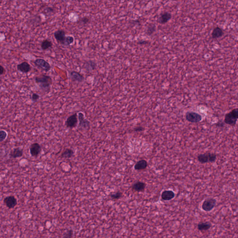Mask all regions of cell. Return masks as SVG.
Listing matches in <instances>:
<instances>
[{
  "label": "cell",
  "mask_w": 238,
  "mask_h": 238,
  "mask_svg": "<svg viewBox=\"0 0 238 238\" xmlns=\"http://www.w3.org/2000/svg\"><path fill=\"white\" fill-rule=\"evenodd\" d=\"M35 82L43 92L49 93L51 90L52 79L50 76L42 75L35 78Z\"/></svg>",
  "instance_id": "6da1fadb"
},
{
  "label": "cell",
  "mask_w": 238,
  "mask_h": 238,
  "mask_svg": "<svg viewBox=\"0 0 238 238\" xmlns=\"http://www.w3.org/2000/svg\"><path fill=\"white\" fill-rule=\"evenodd\" d=\"M54 36L58 43L64 46H69L74 42L73 36H66V33L63 30H58L54 33Z\"/></svg>",
  "instance_id": "7a4b0ae2"
},
{
  "label": "cell",
  "mask_w": 238,
  "mask_h": 238,
  "mask_svg": "<svg viewBox=\"0 0 238 238\" xmlns=\"http://www.w3.org/2000/svg\"><path fill=\"white\" fill-rule=\"evenodd\" d=\"M238 117V109H233L225 116L224 122L229 125L233 126L236 124Z\"/></svg>",
  "instance_id": "3957f363"
},
{
  "label": "cell",
  "mask_w": 238,
  "mask_h": 238,
  "mask_svg": "<svg viewBox=\"0 0 238 238\" xmlns=\"http://www.w3.org/2000/svg\"><path fill=\"white\" fill-rule=\"evenodd\" d=\"M78 124V118L77 113L69 116L65 122V125L66 127L69 129H74L76 128Z\"/></svg>",
  "instance_id": "277c9868"
},
{
  "label": "cell",
  "mask_w": 238,
  "mask_h": 238,
  "mask_svg": "<svg viewBox=\"0 0 238 238\" xmlns=\"http://www.w3.org/2000/svg\"><path fill=\"white\" fill-rule=\"evenodd\" d=\"M34 63L38 68L43 70V71L46 72L50 71L51 69V66L50 64L46 60L42 58H39L35 60Z\"/></svg>",
  "instance_id": "5b68a950"
},
{
  "label": "cell",
  "mask_w": 238,
  "mask_h": 238,
  "mask_svg": "<svg viewBox=\"0 0 238 238\" xmlns=\"http://www.w3.org/2000/svg\"><path fill=\"white\" fill-rule=\"evenodd\" d=\"M216 200L214 199H205L202 204V209L206 212H210L215 207Z\"/></svg>",
  "instance_id": "8992f818"
},
{
  "label": "cell",
  "mask_w": 238,
  "mask_h": 238,
  "mask_svg": "<svg viewBox=\"0 0 238 238\" xmlns=\"http://www.w3.org/2000/svg\"><path fill=\"white\" fill-rule=\"evenodd\" d=\"M186 119L188 122L192 123H198L202 120L201 115L193 112H188L186 114Z\"/></svg>",
  "instance_id": "52a82bcc"
},
{
  "label": "cell",
  "mask_w": 238,
  "mask_h": 238,
  "mask_svg": "<svg viewBox=\"0 0 238 238\" xmlns=\"http://www.w3.org/2000/svg\"><path fill=\"white\" fill-rule=\"evenodd\" d=\"M78 126L81 129H87L90 126V122L89 120L86 119L83 113L79 112L78 115Z\"/></svg>",
  "instance_id": "ba28073f"
},
{
  "label": "cell",
  "mask_w": 238,
  "mask_h": 238,
  "mask_svg": "<svg viewBox=\"0 0 238 238\" xmlns=\"http://www.w3.org/2000/svg\"><path fill=\"white\" fill-rule=\"evenodd\" d=\"M3 201L4 205L9 209L14 208L17 204V199L13 195L6 197Z\"/></svg>",
  "instance_id": "9c48e42d"
},
{
  "label": "cell",
  "mask_w": 238,
  "mask_h": 238,
  "mask_svg": "<svg viewBox=\"0 0 238 238\" xmlns=\"http://www.w3.org/2000/svg\"><path fill=\"white\" fill-rule=\"evenodd\" d=\"M42 147L38 143L32 144L30 146V153L31 156L35 157H37L42 152Z\"/></svg>",
  "instance_id": "30bf717a"
},
{
  "label": "cell",
  "mask_w": 238,
  "mask_h": 238,
  "mask_svg": "<svg viewBox=\"0 0 238 238\" xmlns=\"http://www.w3.org/2000/svg\"><path fill=\"white\" fill-rule=\"evenodd\" d=\"M70 76L73 82L81 83L83 82L85 80L84 77L81 73L76 71H71L70 73Z\"/></svg>",
  "instance_id": "8fae6325"
},
{
  "label": "cell",
  "mask_w": 238,
  "mask_h": 238,
  "mask_svg": "<svg viewBox=\"0 0 238 238\" xmlns=\"http://www.w3.org/2000/svg\"><path fill=\"white\" fill-rule=\"evenodd\" d=\"M83 67L88 72L94 71L97 68V63L95 61L88 60L84 62Z\"/></svg>",
  "instance_id": "7c38bea8"
},
{
  "label": "cell",
  "mask_w": 238,
  "mask_h": 238,
  "mask_svg": "<svg viewBox=\"0 0 238 238\" xmlns=\"http://www.w3.org/2000/svg\"><path fill=\"white\" fill-rule=\"evenodd\" d=\"M172 18V15L169 12H165L160 14L158 19V22L160 24H164L167 23Z\"/></svg>",
  "instance_id": "4fadbf2b"
},
{
  "label": "cell",
  "mask_w": 238,
  "mask_h": 238,
  "mask_svg": "<svg viewBox=\"0 0 238 238\" xmlns=\"http://www.w3.org/2000/svg\"><path fill=\"white\" fill-rule=\"evenodd\" d=\"M17 70L23 73H27L31 70V67L30 64L27 62H23L17 65Z\"/></svg>",
  "instance_id": "5bb4252c"
},
{
  "label": "cell",
  "mask_w": 238,
  "mask_h": 238,
  "mask_svg": "<svg viewBox=\"0 0 238 238\" xmlns=\"http://www.w3.org/2000/svg\"><path fill=\"white\" fill-rule=\"evenodd\" d=\"M175 197V193L172 190L164 191L162 193V198L165 201H169Z\"/></svg>",
  "instance_id": "9a60e30c"
},
{
  "label": "cell",
  "mask_w": 238,
  "mask_h": 238,
  "mask_svg": "<svg viewBox=\"0 0 238 238\" xmlns=\"http://www.w3.org/2000/svg\"><path fill=\"white\" fill-rule=\"evenodd\" d=\"M145 188L146 184L142 181H137L132 186V189L138 192H143Z\"/></svg>",
  "instance_id": "2e32d148"
},
{
  "label": "cell",
  "mask_w": 238,
  "mask_h": 238,
  "mask_svg": "<svg viewBox=\"0 0 238 238\" xmlns=\"http://www.w3.org/2000/svg\"><path fill=\"white\" fill-rule=\"evenodd\" d=\"M23 149H21L20 148H15L10 152L9 157L11 158H17L21 157L23 156Z\"/></svg>",
  "instance_id": "e0dca14e"
},
{
  "label": "cell",
  "mask_w": 238,
  "mask_h": 238,
  "mask_svg": "<svg viewBox=\"0 0 238 238\" xmlns=\"http://www.w3.org/2000/svg\"><path fill=\"white\" fill-rule=\"evenodd\" d=\"M224 32L221 28L219 27H215L213 30L212 36L213 39H218L223 36Z\"/></svg>",
  "instance_id": "ac0fdd59"
},
{
  "label": "cell",
  "mask_w": 238,
  "mask_h": 238,
  "mask_svg": "<svg viewBox=\"0 0 238 238\" xmlns=\"http://www.w3.org/2000/svg\"><path fill=\"white\" fill-rule=\"evenodd\" d=\"M148 166V163L145 159L139 160L135 166V169L136 170H143L146 169Z\"/></svg>",
  "instance_id": "d6986e66"
},
{
  "label": "cell",
  "mask_w": 238,
  "mask_h": 238,
  "mask_svg": "<svg viewBox=\"0 0 238 238\" xmlns=\"http://www.w3.org/2000/svg\"><path fill=\"white\" fill-rule=\"evenodd\" d=\"M212 225L209 222H199L198 225V229L200 231H206L210 229Z\"/></svg>",
  "instance_id": "ffe728a7"
},
{
  "label": "cell",
  "mask_w": 238,
  "mask_h": 238,
  "mask_svg": "<svg viewBox=\"0 0 238 238\" xmlns=\"http://www.w3.org/2000/svg\"><path fill=\"white\" fill-rule=\"evenodd\" d=\"M197 159L201 164L206 163H209L208 153L200 154L197 156Z\"/></svg>",
  "instance_id": "44dd1931"
},
{
  "label": "cell",
  "mask_w": 238,
  "mask_h": 238,
  "mask_svg": "<svg viewBox=\"0 0 238 238\" xmlns=\"http://www.w3.org/2000/svg\"><path fill=\"white\" fill-rule=\"evenodd\" d=\"M74 152L71 149H67L63 152L61 157L63 158L69 159L74 156Z\"/></svg>",
  "instance_id": "7402d4cb"
},
{
  "label": "cell",
  "mask_w": 238,
  "mask_h": 238,
  "mask_svg": "<svg viewBox=\"0 0 238 238\" xmlns=\"http://www.w3.org/2000/svg\"><path fill=\"white\" fill-rule=\"evenodd\" d=\"M41 48L43 50H47L53 46V43L51 41L49 40H45L41 43Z\"/></svg>",
  "instance_id": "603a6c76"
},
{
  "label": "cell",
  "mask_w": 238,
  "mask_h": 238,
  "mask_svg": "<svg viewBox=\"0 0 238 238\" xmlns=\"http://www.w3.org/2000/svg\"><path fill=\"white\" fill-rule=\"evenodd\" d=\"M156 30V27L154 24H150L146 28V33L148 35H151Z\"/></svg>",
  "instance_id": "cb8c5ba5"
},
{
  "label": "cell",
  "mask_w": 238,
  "mask_h": 238,
  "mask_svg": "<svg viewBox=\"0 0 238 238\" xmlns=\"http://www.w3.org/2000/svg\"><path fill=\"white\" fill-rule=\"evenodd\" d=\"M122 193L120 192L114 193L110 194V197L112 199H118L121 198L122 196Z\"/></svg>",
  "instance_id": "d4e9b609"
},
{
  "label": "cell",
  "mask_w": 238,
  "mask_h": 238,
  "mask_svg": "<svg viewBox=\"0 0 238 238\" xmlns=\"http://www.w3.org/2000/svg\"><path fill=\"white\" fill-rule=\"evenodd\" d=\"M208 158H209V163H214L217 158V156L215 153H210L208 152Z\"/></svg>",
  "instance_id": "484cf974"
},
{
  "label": "cell",
  "mask_w": 238,
  "mask_h": 238,
  "mask_svg": "<svg viewBox=\"0 0 238 238\" xmlns=\"http://www.w3.org/2000/svg\"><path fill=\"white\" fill-rule=\"evenodd\" d=\"M7 137V132L4 130H0V142L4 141Z\"/></svg>",
  "instance_id": "4316f807"
},
{
  "label": "cell",
  "mask_w": 238,
  "mask_h": 238,
  "mask_svg": "<svg viewBox=\"0 0 238 238\" xmlns=\"http://www.w3.org/2000/svg\"><path fill=\"white\" fill-rule=\"evenodd\" d=\"M40 96L38 94H36V93H34L32 96V102H37L40 99Z\"/></svg>",
  "instance_id": "83f0119b"
},
{
  "label": "cell",
  "mask_w": 238,
  "mask_h": 238,
  "mask_svg": "<svg viewBox=\"0 0 238 238\" xmlns=\"http://www.w3.org/2000/svg\"><path fill=\"white\" fill-rule=\"evenodd\" d=\"M89 22V19L88 17H83L80 20V22L83 24H87Z\"/></svg>",
  "instance_id": "f1b7e54d"
},
{
  "label": "cell",
  "mask_w": 238,
  "mask_h": 238,
  "mask_svg": "<svg viewBox=\"0 0 238 238\" xmlns=\"http://www.w3.org/2000/svg\"><path fill=\"white\" fill-rule=\"evenodd\" d=\"M73 234V231L72 230H69V231L67 232V233H65L64 237H65V238H70V237H72Z\"/></svg>",
  "instance_id": "f546056e"
},
{
  "label": "cell",
  "mask_w": 238,
  "mask_h": 238,
  "mask_svg": "<svg viewBox=\"0 0 238 238\" xmlns=\"http://www.w3.org/2000/svg\"><path fill=\"white\" fill-rule=\"evenodd\" d=\"M144 130V128L141 126H138L134 128L133 131L135 132H142Z\"/></svg>",
  "instance_id": "4dcf8cb0"
},
{
  "label": "cell",
  "mask_w": 238,
  "mask_h": 238,
  "mask_svg": "<svg viewBox=\"0 0 238 238\" xmlns=\"http://www.w3.org/2000/svg\"><path fill=\"white\" fill-rule=\"evenodd\" d=\"M5 72H6V70H5V68L3 66L0 65V75H4L5 74Z\"/></svg>",
  "instance_id": "1f68e13d"
},
{
  "label": "cell",
  "mask_w": 238,
  "mask_h": 238,
  "mask_svg": "<svg viewBox=\"0 0 238 238\" xmlns=\"http://www.w3.org/2000/svg\"><path fill=\"white\" fill-rule=\"evenodd\" d=\"M216 125L218 126V127H223L224 126V123L219 122L218 123L216 124Z\"/></svg>",
  "instance_id": "d6a6232c"
},
{
  "label": "cell",
  "mask_w": 238,
  "mask_h": 238,
  "mask_svg": "<svg viewBox=\"0 0 238 238\" xmlns=\"http://www.w3.org/2000/svg\"><path fill=\"white\" fill-rule=\"evenodd\" d=\"M148 43V42H146V41H139V42H138V44H141V45H142V44H146V43Z\"/></svg>",
  "instance_id": "836d02e7"
},
{
  "label": "cell",
  "mask_w": 238,
  "mask_h": 238,
  "mask_svg": "<svg viewBox=\"0 0 238 238\" xmlns=\"http://www.w3.org/2000/svg\"><path fill=\"white\" fill-rule=\"evenodd\" d=\"M175 1H179V0H175Z\"/></svg>",
  "instance_id": "e575fe53"
}]
</instances>
